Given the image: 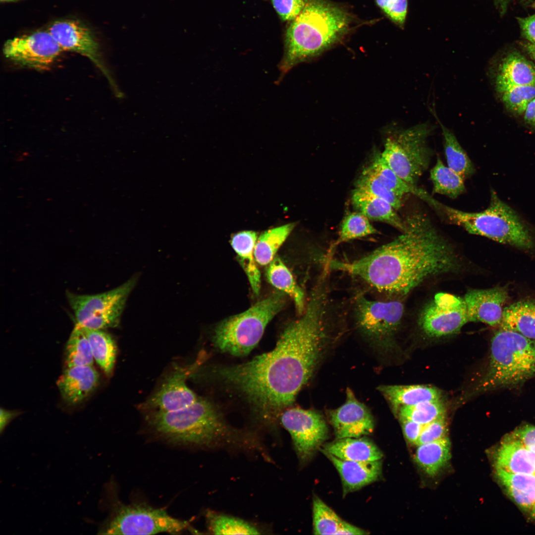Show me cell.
<instances>
[{
	"label": "cell",
	"mask_w": 535,
	"mask_h": 535,
	"mask_svg": "<svg viewBox=\"0 0 535 535\" xmlns=\"http://www.w3.org/2000/svg\"><path fill=\"white\" fill-rule=\"evenodd\" d=\"M99 375L93 365L66 367L57 386L63 400L76 405L85 400L98 385Z\"/></svg>",
	"instance_id": "obj_20"
},
{
	"label": "cell",
	"mask_w": 535,
	"mask_h": 535,
	"mask_svg": "<svg viewBox=\"0 0 535 535\" xmlns=\"http://www.w3.org/2000/svg\"><path fill=\"white\" fill-rule=\"evenodd\" d=\"M279 420L291 435L301 465L313 458L328 437L326 423L321 414L316 411L289 409L282 413Z\"/></svg>",
	"instance_id": "obj_12"
},
{
	"label": "cell",
	"mask_w": 535,
	"mask_h": 535,
	"mask_svg": "<svg viewBox=\"0 0 535 535\" xmlns=\"http://www.w3.org/2000/svg\"><path fill=\"white\" fill-rule=\"evenodd\" d=\"M531 511L532 517L535 520V503L531 509Z\"/></svg>",
	"instance_id": "obj_54"
},
{
	"label": "cell",
	"mask_w": 535,
	"mask_h": 535,
	"mask_svg": "<svg viewBox=\"0 0 535 535\" xmlns=\"http://www.w3.org/2000/svg\"><path fill=\"white\" fill-rule=\"evenodd\" d=\"M209 531L214 535H260L261 530L244 520L208 511L206 514Z\"/></svg>",
	"instance_id": "obj_36"
},
{
	"label": "cell",
	"mask_w": 535,
	"mask_h": 535,
	"mask_svg": "<svg viewBox=\"0 0 535 535\" xmlns=\"http://www.w3.org/2000/svg\"><path fill=\"white\" fill-rule=\"evenodd\" d=\"M447 428L445 418L424 425L416 445L435 441L447 437Z\"/></svg>",
	"instance_id": "obj_44"
},
{
	"label": "cell",
	"mask_w": 535,
	"mask_h": 535,
	"mask_svg": "<svg viewBox=\"0 0 535 535\" xmlns=\"http://www.w3.org/2000/svg\"><path fill=\"white\" fill-rule=\"evenodd\" d=\"M400 420L405 438L410 443L417 444L424 426L409 420Z\"/></svg>",
	"instance_id": "obj_47"
},
{
	"label": "cell",
	"mask_w": 535,
	"mask_h": 535,
	"mask_svg": "<svg viewBox=\"0 0 535 535\" xmlns=\"http://www.w3.org/2000/svg\"><path fill=\"white\" fill-rule=\"evenodd\" d=\"M295 226L288 223L265 231L257 239L255 256L257 262L262 266L269 264Z\"/></svg>",
	"instance_id": "obj_34"
},
{
	"label": "cell",
	"mask_w": 535,
	"mask_h": 535,
	"mask_svg": "<svg viewBox=\"0 0 535 535\" xmlns=\"http://www.w3.org/2000/svg\"><path fill=\"white\" fill-rule=\"evenodd\" d=\"M498 12L501 15H504L508 10L509 7L515 2L525 3L531 0H491Z\"/></svg>",
	"instance_id": "obj_50"
},
{
	"label": "cell",
	"mask_w": 535,
	"mask_h": 535,
	"mask_svg": "<svg viewBox=\"0 0 535 535\" xmlns=\"http://www.w3.org/2000/svg\"><path fill=\"white\" fill-rule=\"evenodd\" d=\"M18 414L16 412L0 409V429L1 433L8 424Z\"/></svg>",
	"instance_id": "obj_51"
},
{
	"label": "cell",
	"mask_w": 535,
	"mask_h": 535,
	"mask_svg": "<svg viewBox=\"0 0 535 535\" xmlns=\"http://www.w3.org/2000/svg\"><path fill=\"white\" fill-rule=\"evenodd\" d=\"M534 6H535V3H534Z\"/></svg>",
	"instance_id": "obj_56"
},
{
	"label": "cell",
	"mask_w": 535,
	"mask_h": 535,
	"mask_svg": "<svg viewBox=\"0 0 535 535\" xmlns=\"http://www.w3.org/2000/svg\"><path fill=\"white\" fill-rule=\"evenodd\" d=\"M320 448L339 459L353 461L379 460L383 454L377 445L365 436L337 438Z\"/></svg>",
	"instance_id": "obj_24"
},
{
	"label": "cell",
	"mask_w": 535,
	"mask_h": 535,
	"mask_svg": "<svg viewBox=\"0 0 535 535\" xmlns=\"http://www.w3.org/2000/svg\"><path fill=\"white\" fill-rule=\"evenodd\" d=\"M373 172L388 189L404 196L412 194L430 205L434 198L424 190L412 186L400 178L385 162L380 155L375 156L369 166Z\"/></svg>",
	"instance_id": "obj_32"
},
{
	"label": "cell",
	"mask_w": 535,
	"mask_h": 535,
	"mask_svg": "<svg viewBox=\"0 0 535 535\" xmlns=\"http://www.w3.org/2000/svg\"><path fill=\"white\" fill-rule=\"evenodd\" d=\"M355 189L386 200L396 210H399L403 204L404 196L386 187L369 166L363 170L357 179Z\"/></svg>",
	"instance_id": "obj_40"
},
{
	"label": "cell",
	"mask_w": 535,
	"mask_h": 535,
	"mask_svg": "<svg viewBox=\"0 0 535 535\" xmlns=\"http://www.w3.org/2000/svg\"><path fill=\"white\" fill-rule=\"evenodd\" d=\"M326 303L323 295L312 293L301 317L286 327L273 350L220 368L219 378L265 415L292 404L325 352Z\"/></svg>",
	"instance_id": "obj_1"
},
{
	"label": "cell",
	"mask_w": 535,
	"mask_h": 535,
	"mask_svg": "<svg viewBox=\"0 0 535 535\" xmlns=\"http://www.w3.org/2000/svg\"><path fill=\"white\" fill-rule=\"evenodd\" d=\"M369 533L343 520L336 535H367Z\"/></svg>",
	"instance_id": "obj_49"
},
{
	"label": "cell",
	"mask_w": 535,
	"mask_h": 535,
	"mask_svg": "<svg viewBox=\"0 0 535 535\" xmlns=\"http://www.w3.org/2000/svg\"><path fill=\"white\" fill-rule=\"evenodd\" d=\"M352 202L357 212L369 220L384 222L401 232L405 231L406 225L404 219L400 217L396 210L386 200L355 189L352 195Z\"/></svg>",
	"instance_id": "obj_23"
},
{
	"label": "cell",
	"mask_w": 535,
	"mask_h": 535,
	"mask_svg": "<svg viewBox=\"0 0 535 535\" xmlns=\"http://www.w3.org/2000/svg\"><path fill=\"white\" fill-rule=\"evenodd\" d=\"M510 433L527 448L535 453V426L522 425Z\"/></svg>",
	"instance_id": "obj_46"
},
{
	"label": "cell",
	"mask_w": 535,
	"mask_h": 535,
	"mask_svg": "<svg viewBox=\"0 0 535 535\" xmlns=\"http://www.w3.org/2000/svg\"><path fill=\"white\" fill-rule=\"evenodd\" d=\"M346 392L345 402L328 412L336 438L359 437L372 433L374 422L371 412L357 399L351 389L348 388Z\"/></svg>",
	"instance_id": "obj_15"
},
{
	"label": "cell",
	"mask_w": 535,
	"mask_h": 535,
	"mask_svg": "<svg viewBox=\"0 0 535 535\" xmlns=\"http://www.w3.org/2000/svg\"><path fill=\"white\" fill-rule=\"evenodd\" d=\"M451 457V443L448 437L418 445L414 459L428 476L433 477L447 464Z\"/></svg>",
	"instance_id": "obj_29"
},
{
	"label": "cell",
	"mask_w": 535,
	"mask_h": 535,
	"mask_svg": "<svg viewBox=\"0 0 535 535\" xmlns=\"http://www.w3.org/2000/svg\"><path fill=\"white\" fill-rule=\"evenodd\" d=\"M524 113L526 122L535 126V98L529 104Z\"/></svg>",
	"instance_id": "obj_52"
},
{
	"label": "cell",
	"mask_w": 535,
	"mask_h": 535,
	"mask_svg": "<svg viewBox=\"0 0 535 535\" xmlns=\"http://www.w3.org/2000/svg\"><path fill=\"white\" fill-rule=\"evenodd\" d=\"M62 51L48 30L7 40L3 48L6 58L20 66L37 70L48 69Z\"/></svg>",
	"instance_id": "obj_14"
},
{
	"label": "cell",
	"mask_w": 535,
	"mask_h": 535,
	"mask_svg": "<svg viewBox=\"0 0 535 535\" xmlns=\"http://www.w3.org/2000/svg\"><path fill=\"white\" fill-rule=\"evenodd\" d=\"M377 6L394 23L403 26L407 11L408 0H375Z\"/></svg>",
	"instance_id": "obj_43"
},
{
	"label": "cell",
	"mask_w": 535,
	"mask_h": 535,
	"mask_svg": "<svg viewBox=\"0 0 535 535\" xmlns=\"http://www.w3.org/2000/svg\"><path fill=\"white\" fill-rule=\"evenodd\" d=\"M48 31L63 51H72L88 58L100 69L98 42L91 31L84 24L74 20L55 21Z\"/></svg>",
	"instance_id": "obj_16"
},
{
	"label": "cell",
	"mask_w": 535,
	"mask_h": 535,
	"mask_svg": "<svg viewBox=\"0 0 535 535\" xmlns=\"http://www.w3.org/2000/svg\"><path fill=\"white\" fill-rule=\"evenodd\" d=\"M404 221L405 231L393 241L351 262L331 259L329 269L355 276L380 293L402 296L430 277L459 268L455 250L426 214L414 210Z\"/></svg>",
	"instance_id": "obj_2"
},
{
	"label": "cell",
	"mask_w": 535,
	"mask_h": 535,
	"mask_svg": "<svg viewBox=\"0 0 535 535\" xmlns=\"http://www.w3.org/2000/svg\"><path fill=\"white\" fill-rule=\"evenodd\" d=\"M430 178L434 193L455 199L465 191L464 180L446 166L438 157L430 170Z\"/></svg>",
	"instance_id": "obj_35"
},
{
	"label": "cell",
	"mask_w": 535,
	"mask_h": 535,
	"mask_svg": "<svg viewBox=\"0 0 535 535\" xmlns=\"http://www.w3.org/2000/svg\"><path fill=\"white\" fill-rule=\"evenodd\" d=\"M377 389L388 401L395 415L402 406L439 400L441 397L439 390L424 385H380Z\"/></svg>",
	"instance_id": "obj_25"
},
{
	"label": "cell",
	"mask_w": 535,
	"mask_h": 535,
	"mask_svg": "<svg viewBox=\"0 0 535 535\" xmlns=\"http://www.w3.org/2000/svg\"><path fill=\"white\" fill-rule=\"evenodd\" d=\"M501 94L505 107L510 110L521 114L525 112L529 104L535 98V86H516Z\"/></svg>",
	"instance_id": "obj_42"
},
{
	"label": "cell",
	"mask_w": 535,
	"mask_h": 535,
	"mask_svg": "<svg viewBox=\"0 0 535 535\" xmlns=\"http://www.w3.org/2000/svg\"><path fill=\"white\" fill-rule=\"evenodd\" d=\"M404 310L403 304L399 301L373 300L360 295L355 306L357 326L373 345L387 349L393 345Z\"/></svg>",
	"instance_id": "obj_11"
},
{
	"label": "cell",
	"mask_w": 535,
	"mask_h": 535,
	"mask_svg": "<svg viewBox=\"0 0 535 535\" xmlns=\"http://www.w3.org/2000/svg\"><path fill=\"white\" fill-rule=\"evenodd\" d=\"M469 322L463 298L446 293H438L421 311L419 325L431 337H439L458 332Z\"/></svg>",
	"instance_id": "obj_13"
},
{
	"label": "cell",
	"mask_w": 535,
	"mask_h": 535,
	"mask_svg": "<svg viewBox=\"0 0 535 535\" xmlns=\"http://www.w3.org/2000/svg\"><path fill=\"white\" fill-rule=\"evenodd\" d=\"M378 231L370 222V220L362 214L352 212L343 218L337 239L330 246L326 260L336 247L351 240L377 234Z\"/></svg>",
	"instance_id": "obj_38"
},
{
	"label": "cell",
	"mask_w": 535,
	"mask_h": 535,
	"mask_svg": "<svg viewBox=\"0 0 535 535\" xmlns=\"http://www.w3.org/2000/svg\"><path fill=\"white\" fill-rule=\"evenodd\" d=\"M337 470L342 482L343 495L358 490L379 480L382 474L380 460L353 461L339 459L321 451Z\"/></svg>",
	"instance_id": "obj_19"
},
{
	"label": "cell",
	"mask_w": 535,
	"mask_h": 535,
	"mask_svg": "<svg viewBox=\"0 0 535 535\" xmlns=\"http://www.w3.org/2000/svg\"><path fill=\"white\" fill-rule=\"evenodd\" d=\"M266 276L272 286L293 299L298 313L302 315L306 308L304 292L280 258L275 257L269 264Z\"/></svg>",
	"instance_id": "obj_31"
},
{
	"label": "cell",
	"mask_w": 535,
	"mask_h": 535,
	"mask_svg": "<svg viewBox=\"0 0 535 535\" xmlns=\"http://www.w3.org/2000/svg\"><path fill=\"white\" fill-rule=\"evenodd\" d=\"M283 293H273L244 312L221 321L214 331V346L235 356L248 354L261 340L268 322L284 307Z\"/></svg>",
	"instance_id": "obj_7"
},
{
	"label": "cell",
	"mask_w": 535,
	"mask_h": 535,
	"mask_svg": "<svg viewBox=\"0 0 535 535\" xmlns=\"http://www.w3.org/2000/svg\"><path fill=\"white\" fill-rule=\"evenodd\" d=\"M496 475L508 496L526 511L535 503V475L516 474L496 468Z\"/></svg>",
	"instance_id": "obj_27"
},
{
	"label": "cell",
	"mask_w": 535,
	"mask_h": 535,
	"mask_svg": "<svg viewBox=\"0 0 535 535\" xmlns=\"http://www.w3.org/2000/svg\"><path fill=\"white\" fill-rule=\"evenodd\" d=\"M496 468L516 474L535 475V453L511 433L505 436L495 455Z\"/></svg>",
	"instance_id": "obj_22"
},
{
	"label": "cell",
	"mask_w": 535,
	"mask_h": 535,
	"mask_svg": "<svg viewBox=\"0 0 535 535\" xmlns=\"http://www.w3.org/2000/svg\"><path fill=\"white\" fill-rule=\"evenodd\" d=\"M15 0H0L1 1H3V2L12 1H15Z\"/></svg>",
	"instance_id": "obj_55"
},
{
	"label": "cell",
	"mask_w": 535,
	"mask_h": 535,
	"mask_svg": "<svg viewBox=\"0 0 535 535\" xmlns=\"http://www.w3.org/2000/svg\"><path fill=\"white\" fill-rule=\"evenodd\" d=\"M508 297L507 289L503 287L469 290L463 297L469 321L481 322L492 326L499 325L503 305Z\"/></svg>",
	"instance_id": "obj_17"
},
{
	"label": "cell",
	"mask_w": 535,
	"mask_h": 535,
	"mask_svg": "<svg viewBox=\"0 0 535 535\" xmlns=\"http://www.w3.org/2000/svg\"><path fill=\"white\" fill-rule=\"evenodd\" d=\"M116 507L111 518L101 531V534H178L188 527L186 521L172 517L162 509L136 504H121Z\"/></svg>",
	"instance_id": "obj_10"
},
{
	"label": "cell",
	"mask_w": 535,
	"mask_h": 535,
	"mask_svg": "<svg viewBox=\"0 0 535 535\" xmlns=\"http://www.w3.org/2000/svg\"><path fill=\"white\" fill-rule=\"evenodd\" d=\"M433 126L426 122L392 130L380 154L389 167L408 184L417 186L432 156L428 138Z\"/></svg>",
	"instance_id": "obj_8"
},
{
	"label": "cell",
	"mask_w": 535,
	"mask_h": 535,
	"mask_svg": "<svg viewBox=\"0 0 535 535\" xmlns=\"http://www.w3.org/2000/svg\"><path fill=\"white\" fill-rule=\"evenodd\" d=\"M430 111L441 129L447 166L465 180L474 174V166L453 132L442 123L432 109Z\"/></svg>",
	"instance_id": "obj_30"
},
{
	"label": "cell",
	"mask_w": 535,
	"mask_h": 535,
	"mask_svg": "<svg viewBox=\"0 0 535 535\" xmlns=\"http://www.w3.org/2000/svg\"><path fill=\"white\" fill-rule=\"evenodd\" d=\"M273 7L284 21H292L302 11L307 0H271Z\"/></svg>",
	"instance_id": "obj_45"
},
{
	"label": "cell",
	"mask_w": 535,
	"mask_h": 535,
	"mask_svg": "<svg viewBox=\"0 0 535 535\" xmlns=\"http://www.w3.org/2000/svg\"><path fill=\"white\" fill-rule=\"evenodd\" d=\"M445 408L441 400L421 402L400 407L396 414L400 419L409 420L422 425L445 418Z\"/></svg>",
	"instance_id": "obj_39"
},
{
	"label": "cell",
	"mask_w": 535,
	"mask_h": 535,
	"mask_svg": "<svg viewBox=\"0 0 535 535\" xmlns=\"http://www.w3.org/2000/svg\"><path fill=\"white\" fill-rule=\"evenodd\" d=\"M257 239L256 232L246 230L235 233L230 240L231 245L238 256L239 261L255 294L259 293L261 288V274L255 256Z\"/></svg>",
	"instance_id": "obj_26"
},
{
	"label": "cell",
	"mask_w": 535,
	"mask_h": 535,
	"mask_svg": "<svg viewBox=\"0 0 535 535\" xmlns=\"http://www.w3.org/2000/svg\"><path fill=\"white\" fill-rule=\"evenodd\" d=\"M499 325L535 340V300L519 301L505 307Z\"/></svg>",
	"instance_id": "obj_28"
},
{
	"label": "cell",
	"mask_w": 535,
	"mask_h": 535,
	"mask_svg": "<svg viewBox=\"0 0 535 535\" xmlns=\"http://www.w3.org/2000/svg\"><path fill=\"white\" fill-rule=\"evenodd\" d=\"M437 210L449 222L471 234L525 250H531L535 246L530 226L493 191L489 205L483 211L465 212L442 203Z\"/></svg>",
	"instance_id": "obj_5"
},
{
	"label": "cell",
	"mask_w": 535,
	"mask_h": 535,
	"mask_svg": "<svg viewBox=\"0 0 535 535\" xmlns=\"http://www.w3.org/2000/svg\"><path fill=\"white\" fill-rule=\"evenodd\" d=\"M188 371L178 368L144 405L158 411H171L187 407L199 397L186 384Z\"/></svg>",
	"instance_id": "obj_18"
},
{
	"label": "cell",
	"mask_w": 535,
	"mask_h": 535,
	"mask_svg": "<svg viewBox=\"0 0 535 535\" xmlns=\"http://www.w3.org/2000/svg\"><path fill=\"white\" fill-rule=\"evenodd\" d=\"M94 361L88 337L82 328L75 324L65 346L66 367L93 365Z\"/></svg>",
	"instance_id": "obj_37"
},
{
	"label": "cell",
	"mask_w": 535,
	"mask_h": 535,
	"mask_svg": "<svg viewBox=\"0 0 535 535\" xmlns=\"http://www.w3.org/2000/svg\"><path fill=\"white\" fill-rule=\"evenodd\" d=\"M535 376V340L499 328L491 341L487 370L477 392L514 388Z\"/></svg>",
	"instance_id": "obj_6"
},
{
	"label": "cell",
	"mask_w": 535,
	"mask_h": 535,
	"mask_svg": "<svg viewBox=\"0 0 535 535\" xmlns=\"http://www.w3.org/2000/svg\"><path fill=\"white\" fill-rule=\"evenodd\" d=\"M517 21L523 36L528 42L535 44V14L525 17H518Z\"/></svg>",
	"instance_id": "obj_48"
},
{
	"label": "cell",
	"mask_w": 535,
	"mask_h": 535,
	"mask_svg": "<svg viewBox=\"0 0 535 535\" xmlns=\"http://www.w3.org/2000/svg\"><path fill=\"white\" fill-rule=\"evenodd\" d=\"M148 420L157 432L173 443L246 450L261 446L255 438L231 428L213 404L200 398L182 409L155 411Z\"/></svg>",
	"instance_id": "obj_3"
},
{
	"label": "cell",
	"mask_w": 535,
	"mask_h": 535,
	"mask_svg": "<svg viewBox=\"0 0 535 535\" xmlns=\"http://www.w3.org/2000/svg\"><path fill=\"white\" fill-rule=\"evenodd\" d=\"M495 86L500 94L516 86H535V65L520 53H509L498 65Z\"/></svg>",
	"instance_id": "obj_21"
},
{
	"label": "cell",
	"mask_w": 535,
	"mask_h": 535,
	"mask_svg": "<svg viewBox=\"0 0 535 535\" xmlns=\"http://www.w3.org/2000/svg\"><path fill=\"white\" fill-rule=\"evenodd\" d=\"M137 280L134 276L113 289L97 294L78 295L67 291L66 295L75 324L95 329L117 327Z\"/></svg>",
	"instance_id": "obj_9"
},
{
	"label": "cell",
	"mask_w": 535,
	"mask_h": 535,
	"mask_svg": "<svg viewBox=\"0 0 535 535\" xmlns=\"http://www.w3.org/2000/svg\"><path fill=\"white\" fill-rule=\"evenodd\" d=\"M350 14L327 0H307L286 33L285 51L280 63L282 74L338 42L348 32Z\"/></svg>",
	"instance_id": "obj_4"
},
{
	"label": "cell",
	"mask_w": 535,
	"mask_h": 535,
	"mask_svg": "<svg viewBox=\"0 0 535 535\" xmlns=\"http://www.w3.org/2000/svg\"><path fill=\"white\" fill-rule=\"evenodd\" d=\"M81 327L89 339L94 360L106 375L110 376L117 353L114 340L109 334L103 329Z\"/></svg>",
	"instance_id": "obj_33"
},
{
	"label": "cell",
	"mask_w": 535,
	"mask_h": 535,
	"mask_svg": "<svg viewBox=\"0 0 535 535\" xmlns=\"http://www.w3.org/2000/svg\"><path fill=\"white\" fill-rule=\"evenodd\" d=\"M525 48L530 56L535 60V44L528 42L525 45Z\"/></svg>",
	"instance_id": "obj_53"
},
{
	"label": "cell",
	"mask_w": 535,
	"mask_h": 535,
	"mask_svg": "<svg viewBox=\"0 0 535 535\" xmlns=\"http://www.w3.org/2000/svg\"><path fill=\"white\" fill-rule=\"evenodd\" d=\"M314 534L336 535L343 520L318 496L313 503Z\"/></svg>",
	"instance_id": "obj_41"
}]
</instances>
